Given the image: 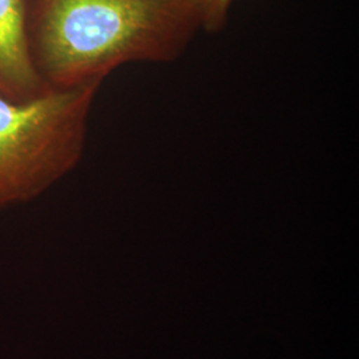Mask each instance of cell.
I'll use <instances>...</instances> for the list:
<instances>
[{"label":"cell","instance_id":"cell-1","mask_svg":"<svg viewBox=\"0 0 359 359\" xmlns=\"http://www.w3.org/2000/svg\"><path fill=\"white\" fill-rule=\"evenodd\" d=\"M198 29L193 0H28L29 55L48 90L102 84L128 63L175 62Z\"/></svg>","mask_w":359,"mask_h":359},{"label":"cell","instance_id":"cell-4","mask_svg":"<svg viewBox=\"0 0 359 359\" xmlns=\"http://www.w3.org/2000/svg\"><path fill=\"white\" fill-rule=\"evenodd\" d=\"M233 1L234 0H193L198 13L201 29L210 34L224 29L228 23Z\"/></svg>","mask_w":359,"mask_h":359},{"label":"cell","instance_id":"cell-3","mask_svg":"<svg viewBox=\"0 0 359 359\" xmlns=\"http://www.w3.org/2000/svg\"><path fill=\"white\" fill-rule=\"evenodd\" d=\"M28 0H0V95L31 99L50 90L32 65L27 35Z\"/></svg>","mask_w":359,"mask_h":359},{"label":"cell","instance_id":"cell-2","mask_svg":"<svg viewBox=\"0 0 359 359\" xmlns=\"http://www.w3.org/2000/svg\"><path fill=\"white\" fill-rule=\"evenodd\" d=\"M100 86L0 95V208L35 198L76 168Z\"/></svg>","mask_w":359,"mask_h":359}]
</instances>
